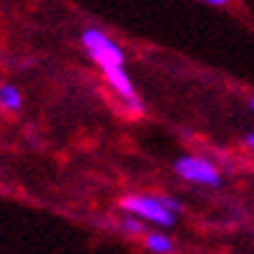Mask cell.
Masks as SVG:
<instances>
[{
    "instance_id": "7",
    "label": "cell",
    "mask_w": 254,
    "mask_h": 254,
    "mask_svg": "<svg viewBox=\"0 0 254 254\" xmlns=\"http://www.w3.org/2000/svg\"><path fill=\"white\" fill-rule=\"evenodd\" d=\"M124 229H126L128 233H142L145 231V226H142L138 219H133V217H126V219H124Z\"/></svg>"
},
{
    "instance_id": "3",
    "label": "cell",
    "mask_w": 254,
    "mask_h": 254,
    "mask_svg": "<svg viewBox=\"0 0 254 254\" xmlns=\"http://www.w3.org/2000/svg\"><path fill=\"white\" fill-rule=\"evenodd\" d=\"M175 173L185 177L189 182H198V185H219V173L210 161L200 159V156H182L175 161Z\"/></svg>"
},
{
    "instance_id": "4",
    "label": "cell",
    "mask_w": 254,
    "mask_h": 254,
    "mask_svg": "<svg viewBox=\"0 0 254 254\" xmlns=\"http://www.w3.org/2000/svg\"><path fill=\"white\" fill-rule=\"evenodd\" d=\"M105 75V79L110 82V86L115 89L119 96H122L126 103H131L133 110H140L142 105H140V98H138V93H135V86H133L131 77H128V72L124 68H110L103 72Z\"/></svg>"
},
{
    "instance_id": "1",
    "label": "cell",
    "mask_w": 254,
    "mask_h": 254,
    "mask_svg": "<svg viewBox=\"0 0 254 254\" xmlns=\"http://www.w3.org/2000/svg\"><path fill=\"white\" fill-rule=\"evenodd\" d=\"M82 45L89 52V56L100 65L103 72L110 68H124V63H126L122 47L117 45L115 40H110L103 31H98V28H86L82 33Z\"/></svg>"
},
{
    "instance_id": "5",
    "label": "cell",
    "mask_w": 254,
    "mask_h": 254,
    "mask_svg": "<svg viewBox=\"0 0 254 254\" xmlns=\"http://www.w3.org/2000/svg\"><path fill=\"white\" fill-rule=\"evenodd\" d=\"M21 105H23V96L14 84H2L0 86V108L16 112V110H21Z\"/></svg>"
},
{
    "instance_id": "6",
    "label": "cell",
    "mask_w": 254,
    "mask_h": 254,
    "mask_svg": "<svg viewBox=\"0 0 254 254\" xmlns=\"http://www.w3.org/2000/svg\"><path fill=\"white\" fill-rule=\"evenodd\" d=\"M147 247L156 254H166L173 250V243H170V238L161 236V233H149V236H147Z\"/></svg>"
},
{
    "instance_id": "10",
    "label": "cell",
    "mask_w": 254,
    "mask_h": 254,
    "mask_svg": "<svg viewBox=\"0 0 254 254\" xmlns=\"http://www.w3.org/2000/svg\"><path fill=\"white\" fill-rule=\"evenodd\" d=\"M245 142H247V145H250V147H254V133H250V135H247V140H245Z\"/></svg>"
},
{
    "instance_id": "11",
    "label": "cell",
    "mask_w": 254,
    "mask_h": 254,
    "mask_svg": "<svg viewBox=\"0 0 254 254\" xmlns=\"http://www.w3.org/2000/svg\"><path fill=\"white\" fill-rule=\"evenodd\" d=\"M252 110H254V100H252Z\"/></svg>"
},
{
    "instance_id": "2",
    "label": "cell",
    "mask_w": 254,
    "mask_h": 254,
    "mask_svg": "<svg viewBox=\"0 0 254 254\" xmlns=\"http://www.w3.org/2000/svg\"><path fill=\"white\" fill-rule=\"evenodd\" d=\"M122 208L128 210L131 215L140 217V219L159 224V226H173L175 224V215L163 208L159 196H126L122 200Z\"/></svg>"
},
{
    "instance_id": "8",
    "label": "cell",
    "mask_w": 254,
    "mask_h": 254,
    "mask_svg": "<svg viewBox=\"0 0 254 254\" xmlns=\"http://www.w3.org/2000/svg\"><path fill=\"white\" fill-rule=\"evenodd\" d=\"M159 198H161L163 208H166V210H170V212H173V215H175L177 210H180V203H177L175 198H168V196H159Z\"/></svg>"
},
{
    "instance_id": "9",
    "label": "cell",
    "mask_w": 254,
    "mask_h": 254,
    "mask_svg": "<svg viewBox=\"0 0 254 254\" xmlns=\"http://www.w3.org/2000/svg\"><path fill=\"white\" fill-rule=\"evenodd\" d=\"M205 2H210V5H226L229 0H205Z\"/></svg>"
}]
</instances>
